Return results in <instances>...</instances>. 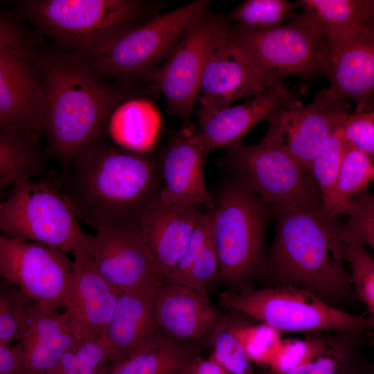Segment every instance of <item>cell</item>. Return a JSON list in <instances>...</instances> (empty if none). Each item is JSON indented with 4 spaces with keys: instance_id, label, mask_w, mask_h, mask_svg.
<instances>
[{
    "instance_id": "6da1fadb",
    "label": "cell",
    "mask_w": 374,
    "mask_h": 374,
    "mask_svg": "<svg viewBox=\"0 0 374 374\" xmlns=\"http://www.w3.org/2000/svg\"><path fill=\"white\" fill-rule=\"evenodd\" d=\"M67 163L57 186L79 220L96 231L139 230L160 199L159 164L144 152L101 141Z\"/></svg>"
},
{
    "instance_id": "7a4b0ae2",
    "label": "cell",
    "mask_w": 374,
    "mask_h": 374,
    "mask_svg": "<svg viewBox=\"0 0 374 374\" xmlns=\"http://www.w3.org/2000/svg\"><path fill=\"white\" fill-rule=\"evenodd\" d=\"M44 87L42 125L48 151L68 163L101 142L115 109L127 96L125 87L102 78L75 53L39 51Z\"/></svg>"
},
{
    "instance_id": "3957f363",
    "label": "cell",
    "mask_w": 374,
    "mask_h": 374,
    "mask_svg": "<svg viewBox=\"0 0 374 374\" xmlns=\"http://www.w3.org/2000/svg\"><path fill=\"white\" fill-rule=\"evenodd\" d=\"M273 215L276 234L265 269L272 285L306 290L341 310L353 304L344 222L322 208L274 206Z\"/></svg>"
},
{
    "instance_id": "277c9868",
    "label": "cell",
    "mask_w": 374,
    "mask_h": 374,
    "mask_svg": "<svg viewBox=\"0 0 374 374\" xmlns=\"http://www.w3.org/2000/svg\"><path fill=\"white\" fill-rule=\"evenodd\" d=\"M24 15L62 50L89 59L127 30L153 17L137 0H28Z\"/></svg>"
},
{
    "instance_id": "5b68a950",
    "label": "cell",
    "mask_w": 374,
    "mask_h": 374,
    "mask_svg": "<svg viewBox=\"0 0 374 374\" xmlns=\"http://www.w3.org/2000/svg\"><path fill=\"white\" fill-rule=\"evenodd\" d=\"M274 206L241 180L226 186L213 208V237L219 260L217 281L241 284L262 268L265 232Z\"/></svg>"
},
{
    "instance_id": "8992f818",
    "label": "cell",
    "mask_w": 374,
    "mask_h": 374,
    "mask_svg": "<svg viewBox=\"0 0 374 374\" xmlns=\"http://www.w3.org/2000/svg\"><path fill=\"white\" fill-rule=\"evenodd\" d=\"M3 235L43 244L74 257L89 256L92 235L85 233L57 185L29 179L12 187L0 204Z\"/></svg>"
},
{
    "instance_id": "52a82bcc",
    "label": "cell",
    "mask_w": 374,
    "mask_h": 374,
    "mask_svg": "<svg viewBox=\"0 0 374 374\" xmlns=\"http://www.w3.org/2000/svg\"><path fill=\"white\" fill-rule=\"evenodd\" d=\"M219 301L230 312L256 319L280 333L374 329L369 316L349 313L306 290L290 285L225 291Z\"/></svg>"
},
{
    "instance_id": "ba28073f",
    "label": "cell",
    "mask_w": 374,
    "mask_h": 374,
    "mask_svg": "<svg viewBox=\"0 0 374 374\" xmlns=\"http://www.w3.org/2000/svg\"><path fill=\"white\" fill-rule=\"evenodd\" d=\"M235 47L265 76L275 82L288 75L323 74L328 51L327 35L307 10L287 24L262 30L227 26Z\"/></svg>"
},
{
    "instance_id": "9c48e42d",
    "label": "cell",
    "mask_w": 374,
    "mask_h": 374,
    "mask_svg": "<svg viewBox=\"0 0 374 374\" xmlns=\"http://www.w3.org/2000/svg\"><path fill=\"white\" fill-rule=\"evenodd\" d=\"M17 17L0 15V129L40 139L44 87L39 51Z\"/></svg>"
},
{
    "instance_id": "30bf717a",
    "label": "cell",
    "mask_w": 374,
    "mask_h": 374,
    "mask_svg": "<svg viewBox=\"0 0 374 374\" xmlns=\"http://www.w3.org/2000/svg\"><path fill=\"white\" fill-rule=\"evenodd\" d=\"M211 1L196 0L157 14L115 38L87 59L102 78L126 83L149 77L167 58L187 28L208 11Z\"/></svg>"
},
{
    "instance_id": "8fae6325",
    "label": "cell",
    "mask_w": 374,
    "mask_h": 374,
    "mask_svg": "<svg viewBox=\"0 0 374 374\" xmlns=\"http://www.w3.org/2000/svg\"><path fill=\"white\" fill-rule=\"evenodd\" d=\"M221 165L273 206L322 208L323 200L310 172L278 146L261 141L226 148Z\"/></svg>"
},
{
    "instance_id": "7c38bea8",
    "label": "cell",
    "mask_w": 374,
    "mask_h": 374,
    "mask_svg": "<svg viewBox=\"0 0 374 374\" xmlns=\"http://www.w3.org/2000/svg\"><path fill=\"white\" fill-rule=\"evenodd\" d=\"M226 24L225 19L206 11L187 28L164 63L149 76L165 97L168 114L181 118L183 125L193 124L191 114L207 57Z\"/></svg>"
},
{
    "instance_id": "4fadbf2b",
    "label": "cell",
    "mask_w": 374,
    "mask_h": 374,
    "mask_svg": "<svg viewBox=\"0 0 374 374\" xmlns=\"http://www.w3.org/2000/svg\"><path fill=\"white\" fill-rule=\"evenodd\" d=\"M74 269L65 253L49 246L0 235V274L42 310L64 307Z\"/></svg>"
},
{
    "instance_id": "5bb4252c",
    "label": "cell",
    "mask_w": 374,
    "mask_h": 374,
    "mask_svg": "<svg viewBox=\"0 0 374 374\" xmlns=\"http://www.w3.org/2000/svg\"><path fill=\"white\" fill-rule=\"evenodd\" d=\"M346 100L324 89L308 105L285 108L269 121L262 141L285 150L308 171L310 163L348 114Z\"/></svg>"
},
{
    "instance_id": "9a60e30c",
    "label": "cell",
    "mask_w": 374,
    "mask_h": 374,
    "mask_svg": "<svg viewBox=\"0 0 374 374\" xmlns=\"http://www.w3.org/2000/svg\"><path fill=\"white\" fill-rule=\"evenodd\" d=\"M226 24L207 57L197 114L229 107L237 100L254 97L283 82H275L262 74L231 41Z\"/></svg>"
},
{
    "instance_id": "2e32d148",
    "label": "cell",
    "mask_w": 374,
    "mask_h": 374,
    "mask_svg": "<svg viewBox=\"0 0 374 374\" xmlns=\"http://www.w3.org/2000/svg\"><path fill=\"white\" fill-rule=\"evenodd\" d=\"M225 315L208 297L188 286L162 281L156 292L154 316L159 330L190 353L192 344H209Z\"/></svg>"
},
{
    "instance_id": "e0dca14e",
    "label": "cell",
    "mask_w": 374,
    "mask_h": 374,
    "mask_svg": "<svg viewBox=\"0 0 374 374\" xmlns=\"http://www.w3.org/2000/svg\"><path fill=\"white\" fill-rule=\"evenodd\" d=\"M328 41L323 74L328 91L335 98L350 99L355 112L374 111V30L366 28Z\"/></svg>"
},
{
    "instance_id": "ac0fdd59",
    "label": "cell",
    "mask_w": 374,
    "mask_h": 374,
    "mask_svg": "<svg viewBox=\"0 0 374 374\" xmlns=\"http://www.w3.org/2000/svg\"><path fill=\"white\" fill-rule=\"evenodd\" d=\"M96 231L88 257L109 282L125 289L162 281L139 230L109 226Z\"/></svg>"
},
{
    "instance_id": "d6986e66",
    "label": "cell",
    "mask_w": 374,
    "mask_h": 374,
    "mask_svg": "<svg viewBox=\"0 0 374 374\" xmlns=\"http://www.w3.org/2000/svg\"><path fill=\"white\" fill-rule=\"evenodd\" d=\"M204 157L197 125H183L173 132L159 163L163 181L160 199L172 204L213 208L216 202L205 183Z\"/></svg>"
},
{
    "instance_id": "ffe728a7",
    "label": "cell",
    "mask_w": 374,
    "mask_h": 374,
    "mask_svg": "<svg viewBox=\"0 0 374 374\" xmlns=\"http://www.w3.org/2000/svg\"><path fill=\"white\" fill-rule=\"evenodd\" d=\"M298 98L281 82L242 104L197 114V126L204 155L242 141L258 123L268 122L279 111L299 104Z\"/></svg>"
},
{
    "instance_id": "44dd1931",
    "label": "cell",
    "mask_w": 374,
    "mask_h": 374,
    "mask_svg": "<svg viewBox=\"0 0 374 374\" xmlns=\"http://www.w3.org/2000/svg\"><path fill=\"white\" fill-rule=\"evenodd\" d=\"M120 289L104 278L87 256L75 257L73 279L64 310L76 342L104 337Z\"/></svg>"
},
{
    "instance_id": "7402d4cb",
    "label": "cell",
    "mask_w": 374,
    "mask_h": 374,
    "mask_svg": "<svg viewBox=\"0 0 374 374\" xmlns=\"http://www.w3.org/2000/svg\"><path fill=\"white\" fill-rule=\"evenodd\" d=\"M162 281L120 289L106 328L109 366L127 358L161 332L154 316V298Z\"/></svg>"
},
{
    "instance_id": "603a6c76",
    "label": "cell",
    "mask_w": 374,
    "mask_h": 374,
    "mask_svg": "<svg viewBox=\"0 0 374 374\" xmlns=\"http://www.w3.org/2000/svg\"><path fill=\"white\" fill-rule=\"evenodd\" d=\"M201 208L159 199L139 229L162 281L181 257L202 212Z\"/></svg>"
},
{
    "instance_id": "cb8c5ba5",
    "label": "cell",
    "mask_w": 374,
    "mask_h": 374,
    "mask_svg": "<svg viewBox=\"0 0 374 374\" xmlns=\"http://www.w3.org/2000/svg\"><path fill=\"white\" fill-rule=\"evenodd\" d=\"M21 342L27 374H50L76 343L66 312L35 308Z\"/></svg>"
},
{
    "instance_id": "d4e9b609",
    "label": "cell",
    "mask_w": 374,
    "mask_h": 374,
    "mask_svg": "<svg viewBox=\"0 0 374 374\" xmlns=\"http://www.w3.org/2000/svg\"><path fill=\"white\" fill-rule=\"evenodd\" d=\"M366 330L315 332L312 357L285 374H363L368 364L363 355Z\"/></svg>"
},
{
    "instance_id": "484cf974",
    "label": "cell",
    "mask_w": 374,
    "mask_h": 374,
    "mask_svg": "<svg viewBox=\"0 0 374 374\" xmlns=\"http://www.w3.org/2000/svg\"><path fill=\"white\" fill-rule=\"evenodd\" d=\"M160 119L159 111L152 102L141 98L130 99L115 109L109 125L122 147L144 152L156 140Z\"/></svg>"
},
{
    "instance_id": "4316f807",
    "label": "cell",
    "mask_w": 374,
    "mask_h": 374,
    "mask_svg": "<svg viewBox=\"0 0 374 374\" xmlns=\"http://www.w3.org/2000/svg\"><path fill=\"white\" fill-rule=\"evenodd\" d=\"M39 140L24 133L0 129V186L31 179L44 169L45 153Z\"/></svg>"
},
{
    "instance_id": "83f0119b",
    "label": "cell",
    "mask_w": 374,
    "mask_h": 374,
    "mask_svg": "<svg viewBox=\"0 0 374 374\" xmlns=\"http://www.w3.org/2000/svg\"><path fill=\"white\" fill-rule=\"evenodd\" d=\"M194 356L161 332L106 374H179Z\"/></svg>"
},
{
    "instance_id": "f1b7e54d",
    "label": "cell",
    "mask_w": 374,
    "mask_h": 374,
    "mask_svg": "<svg viewBox=\"0 0 374 374\" xmlns=\"http://www.w3.org/2000/svg\"><path fill=\"white\" fill-rule=\"evenodd\" d=\"M373 180L374 157L348 143L336 183L323 200L322 210L331 217L344 215L350 199L366 190Z\"/></svg>"
},
{
    "instance_id": "f546056e",
    "label": "cell",
    "mask_w": 374,
    "mask_h": 374,
    "mask_svg": "<svg viewBox=\"0 0 374 374\" xmlns=\"http://www.w3.org/2000/svg\"><path fill=\"white\" fill-rule=\"evenodd\" d=\"M297 2L303 10L311 12L316 17L329 40L338 39L363 29H371L368 24L366 0H301Z\"/></svg>"
},
{
    "instance_id": "4dcf8cb0",
    "label": "cell",
    "mask_w": 374,
    "mask_h": 374,
    "mask_svg": "<svg viewBox=\"0 0 374 374\" xmlns=\"http://www.w3.org/2000/svg\"><path fill=\"white\" fill-rule=\"evenodd\" d=\"M35 308L21 290L5 279L0 283V346L20 341Z\"/></svg>"
},
{
    "instance_id": "1f68e13d",
    "label": "cell",
    "mask_w": 374,
    "mask_h": 374,
    "mask_svg": "<svg viewBox=\"0 0 374 374\" xmlns=\"http://www.w3.org/2000/svg\"><path fill=\"white\" fill-rule=\"evenodd\" d=\"M298 2L286 0H247L235 7L226 17V21L255 30L273 28L292 18Z\"/></svg>"
},
{
    "instance_id": "d6a6232c",
    "label": "cell",
    "mask_w": 374,
    "mask_h": 374,
    "mask_svg": "<svg viewBox=\"0 0 374 374\" xmlns=\"http://www.w3.org/2000/svg\"><path fill=\"white\" fill-rule=\"evenodd\" d=\"M233 329L244 346L251 362L268 366L281 334L274 328L259 322L248 323L230 312Z\"/></svg>"
},
{
    "instance_id": "836d02e7",
    "label": "cell",
    "mask_w": 374,
    "mask_h": 374,
    "mask_svg": "<svg viewBox=\"0 0 374 374\" xmlns=\"http://www.w3.org/2000/svg\"><path fill=\"white\" fill-rule=\"evenodd\" d=\"M208 345L210 358L232 374H253L251 362L233 329L230 313L225 315Z\"/></svg>"
},
{
    "instance_id": "e575fe53",
    "label": "cell",
    "mask_w": 374,
    "mask_h": 374,
    "mask_svg": "<svg viewBox=\"0 0 374 374\" xmlns=\"http://www.w3.org/2000/svg\"><path fill=\"white\" fill-rule=\"evenodd\" d=\"M348 144L340 127L310 163L309 172L318 186L323 202L336 183Z\"/></svg>"
},
{
    "instance_id": "d590c367",
    "label": "cell",
    "mask_w": 374,
    "mask_h": 374,
    "mask_svg": "<svg viewBox=\"0 0 374 374\" xmlns=\"http://www.w3.org/2000/svg\"><path fill=\"white\" fill-rule=\"evenodd\" d=\"M343 238L348 244L356 243L374 251V193L367 190L349 202L344 212Z\"/></svg>"
},
{
    "instance_id": "8d00e7d4",
    "label": "cell",
    "mask_w": 374,
    "mask_h": 374,
    "mask_svg": "<svg viewBox=\"0 0 374 374\" xmlns=\"http://www.w3.org/2000/svg\"><path fill=\"white\" fill-rule=\"evenodd\" d=\"M346 260L350 266L355 296L365 304L374 323V259L365 247L351 243L346 246Z\"/></svg>"
},
{
    "instance_id": "74e56055",
    "label": "cell",
    "mask_w": 374,
    "mask_h": 374,
    "mask_svg": "<svg viewBox=\"0 0 374 374\" xmlns=\"http://www.w3.org/2000/svg\"><path fill=\"white\" fill-rule=\"evenodd\" d=\"M316 349L315 332L304 339H280L268 365L270 374H285L308 361Z\"/></svg>"
},
{
    "instance_id": "f35d334b",
    "label": "cell",
    "mask_w": 374,
    "mask_h": 374,
    "mask_svg": "<svg viewBox=\"0 0 374 374\" xmlns=\"http://www.w3.org/2000/svg\"><path fill=\"white\" fill-rule=\"evenodd\" d=\"M219 260L213 237V230L183 283L202 295L208 297V288L217 280Z\"/></svg>"
},
{
    "instance_id": "ab89813d",
    "label": "cell",
    "mask_w": 374,
    "mask_h": 374,
    "mask_svg": "<svg viewBox=\"0 0 374 374\" xmlns=\"http://www.w3.org/2000/svg\"><path fill=\"white\" fill-rule=\"evenodd\" d=\"M213 208L202 211L188 243L174 269L163 281L181 284L213 230Z\"/></svg>"
},
{
    "instance_id": "60d3db41",
    "label": "cell",
    "mask_w": 374,
    "mask_h": 374,
    "mask_svg": "<svg viewBox=\"0 0 374 374\" xmlns=\"http://www.w3.org/2000/svg\"><path fill=\"white\" fill-rule=\"evenodd\" d=\"M341 130L348 143L374 157V111L349 113Z\"/></svg>"
},
{
    "instance_id": "b9f144b4",
    "label": "cell",
    "mask_w": 374,
    "mask_h": 374,
    "mask_svg": "<svg viewBox=\"0 0 374 374\" xmlns=\"http://www.w3.org/2000/svg\"><path fill=\"white\" fill-rule=\"evenodd\" d=\"M109 366H100L78 354L64 355L50 374H106Z\"/></svg>"
},
{
    "instance_id": "7bdbcfd3",
    "label": "cell",
    "mask_w": 374,
    "mask_h": 374,
    "mask_svg": "<svg viewBox=\"0 0 374 374\" xmlns=\"http://www.w3.org/2000/svg\"><path fill=\"white\" fill-rule=\"evenodd\" d=\"M0 374H27L24 350L20 341L0 346Z\"/></svg>"
},
{
    "instance_id": "ee69618b",
    "label": "cell",
    "mask_w": 374,
    "mask_h": 374,
    "mask_svg": "<svg viewBox=\"0 0 374 374\" xmlns=\"http://www.w3.org/2000/svg\"><path fill=\"white\" fill-rule=\"evenodd\" d=\"M180 374H232L211 358L194 356Z\"/></svg>"
},
{
    "instance_id": "f6af8a7d",
    "label": "cell",
    "mask_w": 374,
    "mask_h": 374,
    "mask_svg": "<svg viewBox=\"0 0 374 374\" xmlns=\"http://www.w3.org/2000/svg\"><path fill=\"white\" fill-rule=\"evenodd\" d=\"M368 9V24L370 28L374 30V0H366Z\"/></svg>"
},
{
    "instance_id": "bcb514c9",
    "label": "cell",
    "mask_w": 374,
    "mask_h": 374,
    "mask_svg": "<svg viewBox=\"0 0 374 374\" xmlns=\"http://www.w3.org/2000/svg\"><path fill=\"white\" fill-rule=\"evenodd\" d=\"M363 374H374V363L372 364H368Z\"/></svg>"
},
{
    "instance_id": "7dc6e473",
    "label": "cell",
    "mask_w": 374,
    "mask_h": 374,
    "mask_svg": "<svg viewBox=\"0 0 374 374\" xmlns=\"http://www.w3.org/2000/svg\"><path fill=\"white\" fill-rule=\"evenodd\" d=\"M180 374V373H179Z\"/></svg>"
}]
</instances>
